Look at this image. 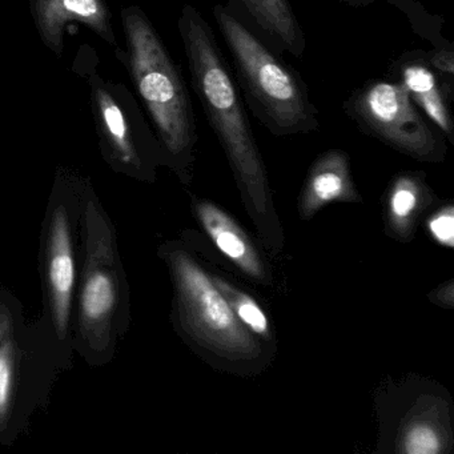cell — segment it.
Segmentation results:
<instances>
[{"label": "cell", "instance_id": "cell-1", "mask_svg": "<svg viewBox=\"0 0 454 454\" xmlns=\"http://www.w3.org/2000/svg\"><path fill=\"white\" fill-rule=\"evenodd\" d=\"M177 28L190 66L193 91L235 172L251 215L262 230L260 232H276L273 224L278 225V222L264 161L214 31L200 12L191 4L183 7Z\"/></svg>", "mask_w": 454, "mask_h": 454}, {"label": "cell", "instance_id": "cell-2", "mask_svg": "<svg viewBox=\"0 0 454 454\" xmlns=\"http://www.w3.org/2000/svg\"><path fill=\"white\" fill-rule=\"evenodd\" d=\"M126 65L147 108L159 142L169 160L185 168L192 160L198 135L190 94L158 31L142 9L121 10Z\"/></svg>", "mask_w": 454, "mask_h": 454}, {"label": "cell", "instance_id": "cell-3", "mask_svg": "<svg viewBox=\"0 0 454 454\" xmlns=\"http://www.w3.org/2000/svg\"><path fill=\"white\" fill-rule=\"evenodd\" d=\"M214 18L232 55L244 94L268 131L276 137L317 131V110L299 76L230 10L217 4Z\"/></svg>", "mask_w": 454, "mask_h": 454}, {"label": "cell", "instance_id": "cell-4", "mask_svg": "<svg viewBox=\"0 0 454 454\" xmlns=\"http://www.w3.org/2000/svg\"><path fill=\"white\" fill-rule=\"evenodd\" d=\"M171 267L180 315L191 337L228 360L256 358L259 342L238 320L212 276L182 251L171 254Z\"/></svg>", "mask_w": 454, "mask_h": 454}, {"label": "cell", "instance_id": "cell-5", "mask_svg": "<svg viewBox=\"0 0 454 454\" xmlns=\"http://www.w3.org/2000/svg\"><path fill=\"white\" fill-rule=\"evenodd\" d=\"M344 110L361 131L400 153L422 161L445 158L442 137L425 121L397 82H369L350 95Z\"/></svg>", "mask_w": 454, "mask_h": 454}, {"label": "cell", "instance_id": "cell-6", "mask_svg": "<svg viewBox=\"0 0 454 454\" xmlns=\"http://www.w3.org/2000/svg\"><path fill=\"white\" fill-rule=\"evenodd\" d=\"M90 102L100 145L121 168L143 172L155 151H163L134 95L123 84L106 81L95 67L87 75Z\"/></svg>", "mask_w": 454, "mask_h": 454}, {"label": "cell", "instance_id": "cell-7", "mask_svg": "<svg viewBox=\"0 0 454 454\" xmlns=\"http://www.w3.org/2000/svg\"><path fill=\"white\" fill-rule=\"evenodd\" d=\"M90 257L81 297V320L84 334L92 342H106L118 302V286L114 275L111 246L100 235V223L91 220Z\"/></svg>", "mask_w": 454, "mask_h": 454}, {"label": "cell", "instance_id": "cell-8", "mask_svg": "<svg viewBox=\"0 0 454 454\" xmlns=\"http://www.w3.org/2000/svg\"><path fill=\"white\" fill-rule=\"evenodd\" d=\"M30 9L42 42L58 57H62L65 50L68 22L82 23L106 43L118 46L113 14L106 0H30Z\"/></svg>", "mask_w": 454, "mask_h": 454}, {"label": "cell", "instance_id": "cell-9", "mask_svg": "<svg viewBox=\"0 0 454 454\" xmlns=\"http://www.w3.org/2000/svg\"><path fill=\"white\" fill-rule=\"evenodd\" d=\"M392 74L395 82L408 91L416 107L424 113L449 142L453 143L454 123L449 110L453 89L430 67L425 52L403 55L393 63Z\"/></svg>", "mask_w": 454, "mask_h": 454}, {"label": "cell", "instance_id": "cell-10", "mask_svg": "<svg viewBox=\"0 0 454 454\" xmlns=\"http://www.w3.org/2000/svg\"><path fill=\"white\" fill-rule=\"evenodd\" d=\"M350 175L349 156L341 150L323 153L310 167L300 199V212L309 219L323 207L336 201H358Z\"/></svg>", "mask_w": 454, "mask_h": 454}, {"label": "cell", "instance_id": "cell-11", "mask_svg": "<svg viewBox=\"0 0 454 454\" xmlns=\"http://www.w3.org/2000/svg\"><path fill=\"white\" fill-rule=\"evenodd\" d=\"M196 214L212 243L239 270L259 281L267 278L264 262L256 247L230 215L209 201L198 203Z\"/></svg>", "mask_w": 454, "mask_h": 454}, {"label": "cell", "instance_id": "cell-12", "mask_svg": "<svg viewBox=\"0 0 454 454\" xmlns=\"http://www.w3.org/2000/svg\"><path fill=\"white\" fill-rule=\"evenodd\" d=\"M49 281L52 310L58 332H67L71 300L75 286V264L67 215L58 211L54 215L50 236Z\"/></svg>", "mask_w": 454, "mask_h": 454}, {"label": "cell", "instance_id": "cell-13", "mask_svg": "<svg viewBox=\"0 0 454 454\" xmlns=\"http://www.w3.org/2000/svg\"><path fill=\"white\" fill-rule=\"evenodd\" d=\"M252 20L276 44L296 58L305 51V38L289 0H240Z\"/></svg>", "mask_w": 454, "mask_h": 454}, {"label": "cell", "instance_id": "cell-14", "mask_svg": "<svg viewBox=\"0 0 454 454\" xmlns=\"http://www.w3.org/2000/svg\"><path fill=\"white\" fill-rule=\"evenodd\" d=\"M425 187L417 174H403L395 177L387 196V215L392 230L406 238L413 231L414 219L425 200Z\"/></svg>", "mask_w": 454, "mask_h": 454}, {"label": "cell", "instance_id": "cell-15", "mask_svg": "<svg viewBox=\"0 0 454 454\" xmlns=\"http://www.w3.org/2000/svg\"><path fill=\"white\" fill-rule=\"evenodd\" d=\"M212 278H214L215 284H216L219 291L222 292L224 299L227 300L228 305H230L232 312L235 313L238 320L251 333L264 337V339H270V320H268L267 315H265L262 307L257 304L256 300L247 294L246 292L239 291L232 284L217 278V276H212Z\"/></svg>", "mask_w": 454, "mask_h": 454}, {"label": "cell", "instance_id": "cell-16", "mask_svg": "<svg viewBox=\"0 0 454 454\" xmlns=\"http://www.w3.org/2000/svg\"><path fill=\"white\" fill-rule=\"evenodd\" d=\"M401 451L411 454H437L443 451V434L425 419L411 422L401 440Z\"/></svg>", "mask_w": 454, "mask_h": 454}, {"label": "cell", "instance_id": "cell-17", "mask_svg": "<svg viewBox=\"0 0 454 454\" xmlns=\"http://www.w3.org/2000/svg\"><path fill=\"white\" fill-rule=\"evenodd\" d=\"M15 349L12 341L0 345V421L6 419L14 387Z\"/></svg>", "mask_w": 454, "mask_h": 454}, {"label": "cell", "instance_id": "cell-18", "mask_svg": "<svg viewBox=\"0 0 454 454\" xmlns=\"http://www.w3.org/2000/svg\"><path fill=\"white\" fill-rule=\"evenodd\" d=\"M427 230L430 235L440 246L453 248L454 247V208L451 206L441 208L435 212L429 222Z\"/></svg>", "mask_w": 454, "mask_h": 454}, {"label": "cell", "instance_id": "cell-19", "mask_svg": "<svg viewBox=\"0 0 454 454\" xmlns=\"http://www.w3.org/2000/svg\"><path fill=\"white\" fill-rule=\"evenodd\" d=\"M427 62L437 73V75L453 89L454 54L451 49H440L435 51L425 52Z\"/></svg>", "mask_w": 454, "mask_h": 454}, {"label": "cell", "instance_id": "cell-20", "mask_svg": "<svg viewBox=\"0 0 454 454\" xmlns=\"http://www.w3.org/2000/svg\"><path fill=\"white\" fill-rule=\"evenodd\" d=\"M435 297H437L440 304H446L451 307V305H453V286L449 289L448 294H445V286H441V288L435 292Z\"/></svg>", "mask_w": 454, "mask_h": 454}]
</instances>
